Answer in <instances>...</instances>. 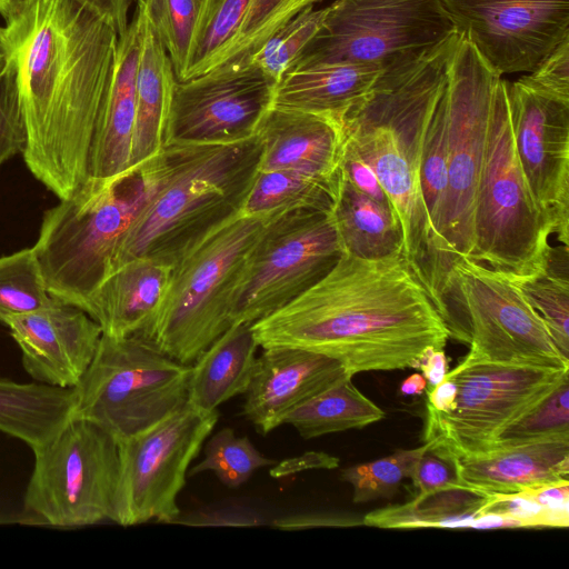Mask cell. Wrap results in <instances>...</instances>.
I'll return each mask as SVG.
<instances>
[{"instance_id": "6da1fadb", "label": "cell", "mask_w": 569, "mask_h": 569, "mask_svg": "<svg viewBox=\"0 0 569 569\" xmlns=\"http://www.w3.org/2000/svg\"><path fill=\"white\" fill-rule=\"evenodd\" d=\"M4 29L27 128L23 160L66 199L88 178L119 37L71 0H34Z\"/></svg>"}, {"instance_id": "7a4b0ae2", "label": "cell", "mask_w": 569, "mask_h": 569, "mask_svg": "<svg viewBox=\"0 0 569 569\" xmlns=\"http://www.w3.org/2000/svg\"><path fill=\"white\" fill-rule=\"evenodd\" d=\"M262 349L300 348L338 360L350 376L417 368L443 350L448 329L402 252L343 254L315 286L251 323Z\"/></svg>"}, {"instance_id": "3957f363", "label": "cell", "mask_w": 569, "mask_h": 569, "mask_svg": "<svg viewBox=\"0 0 569 569\" xmlns=\"http://www.w3.org/2000/svg\"><path fill=\"white\" fill-rule=\"evenodd\" d=\"M440 50L383 68L342 118L347 141L373 170L402 230V254L436 309L447 279L421 190L425 138L447 81Z\"/></svg>"}, {"instance_id": "277c9868", "label": "cell", "mask_w": 569, "mask_h": 569, "mask_svg": "<svg viewBox=\"0 0 569 569\" xmlns=\"http://www.w3.org/2000/svg\"><path fill=\"white\" fill-rule=\"evenodd\" d=\"M260 157L257 134L227 143H166L150 160V194L123 233L110 271L140 257L173 264L240 212Z\"/></svg>"}, {"instance_id": "5b68a950", "label": "cell", "mask_w": 569, "mask_h": 569, "mask_svg": "<svg viewBox=\"0 0 569 569\" xmlns=\"http://www.w3.org/2000/svg\"><path fill=\"white\" fill-rule=\"evenodd\" d=\"M279 216L239 212L184 252L172 264L160 307L139 333L176 361L192 365L233 323L250 253Z\"/></svg>"}, {"instance_id": "8992f818", "label": "cell", "mask_w": 569, "mask_h": 569, "mask_svg": "<svg viewBox=\"0 0 569 569\" xmlns=\"http://www.w3.org/2000/svg\"><path fill=\"white\" fill-rule=\"evenodd\" d=\"M151 188L148 161L116 179L88 178L44 212L33 249L53 298L83 309Z\"/></svg>"}, {"instance_id": "52a82bcc", "label": "cell", "mask_w": 569, "mask_h": 569, "mask_svg": "<svg viewBox=\"0 0 569 569\" xmlns=\"http://www.w3.org/2000/svg\"><path fill=\"white\" fill-rule=\"evenodd\" d=\"M551 234L552 226L536 203L517 157L502 78L477 187L469 259L520 280L543 269Z\"/></svg>"}, {"instance_id": "ba28073f", "label": "cell", "mask_w": 569, "mask_h": 569, "mask_svg": "<svg viewBox=\"0 0 569 569\" xmlns=\"http://www.w3.org/2000/svg\"><path fill=\"white\" fill-rule=\"evenodd\" d=\"M438 312L449 338L469 346L466 362L569 368L519 287L482 263L461 258L452 264Z\"/></svg>"}, {"instance_id": "9c48e42d", "label": "cell", "mask_w": 569, "mask_h": 569, "mask_svg": "<svg viewBox=\"0 0 569 569\" xmlns=\"http://www.w3.org/2000/svg\"><path fill=\"white\" fill-rule=\"evenodd\" d=\"M189 376L190 366L140 333L102 335L93 360L73 387L74 417L98 425L119 442L182 407Z\"/></svg>"}, {"instance_id": "30bf717a", "label": "cell", "mask_w": 569, "mask_h": 569, "mask_svg": "<svg viewBox=\"0 0 569 569\" xmlns=\"http://www.w3.org/2000/svg\"><path fill=\"white\" fill-rule=\"evenodd\" d=\"M445 84L447 101V188L439 232L449 273L469 259L473 213L495 99L502 77L491 70L459 33Z\"/></svg>"}, {"instance_id": "8fae6325", "label": "cell", "mask_w": 569, "mask_h": 569, "mask_svg": "<svg viewBox=\"0 0 569 569\" xmlns=\"http://www.w3.org/2000/svg\"><path fill=\"white\" fill-rule=\"evenodd\" d=\"M23 510L39 523L79 528L110 520L119 473L117 440L98 425L73 417L33 450Z\"/></svg>"}, {"instance_id": "7c38bea8", "label": "cell", "mask_w": 569, "mask_h": 569, "mask_svg": "<svg viewBox=\"0 0 569 569\" xmlns=\"http://www.w3.org/2000/svg\"><path fill=\"white\" fill-rule=\"evenodd\" d=\"M567 373L569 368L462 360L447 372L457 385L456 407L445 413L427 405L423 441L453 459L487 453Z\"/></svg>"}, {"instance_id": "4fadbf2b", "label": "cell", "mask_w": 569, "mask_h": 569, "mask_svg": "<svg viewBox=\"0 0 569 569\" xmlns=\"http://www.w3.org/2000/svg\"><path fill=\"white\" fill-rule=\"evenodd\" d=\"M456 32L441 0H336L297 64L347 62L383 69L425 53Z\"/></svg>"}, {"instance_id": "5bb4252c", "label": "cell", "mask_w": 569, "mask_h": 569, "mask_svg": "<svg viewBox=\"0 0 569 569\" xmlns=\"http://www.w3.org/2000/svg\"><path fill=\"white\" fill-rule=\"evenodd\" d=\"M219 419L186 402L148 429L118 442L119 473L110 520L122 526L173 523L191 462Z\"/></svg>"}, {"instance_id": "9a60e30c", "label": "cell", "mask_w": 569, "mask_h": 569, "mask_svg": "<svg viewBox=\"0 0 569 569\" xmlns=\"http://www.w3.org/2000/svg\"><path fill=\"white\" fill-rule=\"evenodd\" d=\"M345 254L331 211L298 209L273 219L248 259L233 323H253L321 280Z\"/></svg>"}, {"instance_id": "2e32d148", "label": "cell", "mask_w": 569, "mask_h": 569, "mask_svg": "<svg viewBox=\"0 0 569 569\" xmlns=\"http://www.w3.org/2000/svg\"><path fill=\"white\" fill-rule=\"evenodd\" d=\"M274 88L251 62L222 64L177 80L164 144L227 143L253 137L272 107Z\"/></svg>"}, {"instance_id": "e0dca14e", "label": "cell", "mask_w": 569, "mask_h": 569, "mask_svg": "<svg viewBox=\"0 0 569 569\" xmlns=\"http://www.w3.org/2000/svg\"><path fill=\"white\" fill-rule=\"evenodd\" d=\"M458 33L499 76L531 72L569 37V0H441Z\"/></svg>"}, {"instance_id": "ac0fdd59", "label": "cell", "mask_w": 569, "mask_h": 569, "mask_svg": "<svg viewBox=\"0 0 569 569\" xmlns=\"http://www.w3.org/2000/svg\"><path fill=\"white\" fill-rule=\"evenodd\" d=\"M517 157L532 197L561 244L569 243V99L507 81Z\"/></svg>"}, {"instance_id": "d6986e66", "label": "cell", "mask_w": 569, "mask_h": 569, "mask_svg": "<svg viewBox=\"0 0 569 569\" xmlns=\"http://www.w3.org/2000/svg\"><path fill=\"white\" fill-rule=\"evenodd\" d=\"M21 350L24 370L36 381L73 388L97 352L102 329L82 309L56 299L48 307L6 320Z\"/></svg>"}, {"instance_id": "ffe728a7", "label": "cell", "mask_w": 569, "mask_h": 569, "mask_svg": "<svg viewBox=\"0 0 569 569\" xmlns=\"http://www.w3.org/2000/svg\"><path fill=\"white\" fill-rule=\"evenodd\" d=\"M321 0H206L182 80L222 64H241L303 9ZM181 81V80H179Z\"/></svg>"}, {"instance_id": "44dd1931", "label": "cell", "mask_w": 569, "mask_h": 569, "mask_svg": "<svg viewBox=\"0 0 569 569\" xmlns=\"http://www.w3.org/2000/svg\"><path fill=\"white\" fill-rule=\"evenodd\" d=\"M347 377L352 376L328 356L291 347L264 348L241 413L266 436L283 425L293 409Z\"/></svg>"}, {"instance_id": "7402d4cb", "label": "cell", "mask_w": 569, "mask_h": 569, "mask_svg": "<svg viewBox=\"0 0 569 569\" xmlns=\"http://www.w3.org/2000/svg\"><path fill=\"white\" fill-rule=\"evenodd\" d=\"M256 134L261 142L260 171L296 170L339 180L347 143L342 120L272 106Z\"/></svg>"}, {"instance_id": "603a6c76", "label": "cell", "mask_w": 569, "mask_h": 569, "mask_svg": "<svg viewBox=\"0 0 569 569\" xmlns=\"http://www.w3.org/2000/svg\"><path fill=\"white\" fill-rule=\"evenodd\" d=\"M147 19L137 7L118 38L113 74L91 144L88 178L110 180L128 174L136 121V73ZM87 178V179H88Z\"/></svg>"}, {"instance_id": "cb8c5ba5", "label": "cell", "mask_w": 569, "mask_h": 569, "mask_svg": "<svg viewBox=\"0 0 569 569\" xmlns=\"http://www.w3.org/2000/svg\"><path fill=\"white\" fill-rule=\"evenodd\" d=\"M171 269L172 264L151 258L130 259L108 273L82 310L100 325L104 336L139 333L160 307Z\"/></svg>"}, {"instance_id": "d4e9b609", "label": "cell", "mask_w": 569, "mask_h": 569, "mask_svg": "<svg viewBox=\"0 0 569 569\" xmlns=\"http://www.w3.org/2000/svg\"><path fill=\"white\" fill-rule=\"evenodd\" d=\"M463 486L482 496L569 481V439L538 441L455 459Z\"/></svg>"}, {"instance_id": "484cf974", "label": "cell", "mask_w": 569, "mask_h": 569, "mask_svg": "<svg viewBox=\"0 0 569 569\" xmlns=\"http://www.w3.org/2000/svg\"><path fill=\"white\" fill-rule=\"evenodd\" d=\"M381 70L347 62L297 64L276 84L272 106L342 120L370 91Z\"/></svg>"}, {"instance_id": "4316f807", "label": "cell", "mask_w": 569, "mask_h": 569, "mask_svg": "<svg viewBox=\"0 0 569 569\" xmlns=\"http://www.w3.org/2000/svg\"><path fill=\"white\" fill-rule=\"evenodd\" d=\"M258 347L251 323H232L190 365L187 402L213 411L244 395L256 368Z\"/></svg>"}, {"instance_id": "83f0119b", "label": "cell", "mask_w": 569, "mask_h": 569, "mask_svg": "<svg viewBox=\"0 0 569 569\" xmlns=\"http://www.w3.org/2000/svg\"><path fill=\"white\" fill-rule=\"evenodd\" d=\"M176 81L172 62L147 21L136 73L131 170H137L161 151Z\"/></svg>"}, {"instance_id": "f1b7e54d", "label": "cell", "mask_w": 569, "mask_h": 569, "mask_svg": "<svg viewBox=\"0 0 569 569\" xmlns=\"http://www.w3.org/2000/svg\"><path fill=\"white\" fill-rule=\"evenodd\" d=\"M74 409L73 388L0 377V432L32 451L52 439L74 417Z\"/></svg>"}, {"instance_id": "f546056e", "label": "cell", "mask_w": 569, "mask_h": 569, "mask_svg": "<svg viewBox=\"0 0 569 569\" xmlns=\"http://www.w3.org/2000/svg\"><path fill=\"white\" fill-rule=\"evenodd\" d=\"M331 216L346 254L381 259L402 252V230L393 208L359 190L343 171Z\"/></svg>"}, {"instance_id": "4dcf8cb0", "label": "cell", "mask_w": 569, "mask_h": 569, "mask_svg": "<svg viewBox=\"0 0 569 569\" xmlns=\"http://www.w3.org/2000/svg\"><path fill=\"white\" fill-rule=\"evenodd\" d=\"M351 378L342 379L293 409L283 425H291L303 439H311L381 420L382 409L361 393Z\"/></svg>"}, {"instance_id": "1f68e13d", "label": "cell", "mask_w": 569, "mask_h": 569, "mask_svg": "<svg viewBox=\"0 0 569 569\" xmlns=\"http://www.w3.org/2000/svg\"><path fill=\"white\" fill-rule=\"evenodd\" d=\"M340 178L328 180L296 170H259L240 212L262 216L298 209L331 211Z\"/></svg>"}, {"instance_id": "d6a6232c", "label": "cell", "mask_w": 569, "mask_h": 569, "mask_svg": "<svg viewBox=\"0 0 569 569\" xmlns=\"http://www.w3.org/2000/svg\"><path fill=\"white\" fill-rule=\"evenodd\" d=\"M487 496L451 489L367 513L363 523L379 528H472Z\"/></svg>"}, {"instance_id": "836d02e7", "label": "cell", "mask_w": 569, "mask_h": 569, "mask_svg": "<svg viewBox=\"0 0 569 569\" xmlns=\"http://www.w3.org/2000/svg\"><path fill=\"white\" fill-rule=\"evenodd\" d=\"M513 282L541 317L556 347L569 360L568 246L550 247L540 272Z\"/></svg>"}, {"instance_id": "e575fe53", "label": "cell", "mask_w": 569, "mask_h": 569, "mask_svg": "<svg viewBox=\"0 0 569 569\" xmlns=\"http://www.w3.org/2000/svg\"><path fill=\"white\" fill-rule=\"evenodd\" d=\"M148 24L182 80L202 19L206 0H140Z\"/></svg>"}, {"instance_id": "d590c367", "label": "cell", "mask_w": 569, "mask_h": 569, "mask_svg": "<svg viewBox=\"0 0 569 569\" xmlns=\"http://www.w3.org/2000/svg\"><path fill=\"white\" fill-rule=\"evenodd\" d=\"M54 301L33 247L0 257V322Z\"/></svg>"}, {"instance_id": "8d00e7d4", "label": "cell", "mask_w": 569, "mask_h": 569, "mask_svg": "<svg viewBox=\"0 0 569 569\" xmlns=\"http://www.w3.org/2000/svg\"><path fill=\"white\" fill-rule=\"evenodd\" d=\"M558 439H569V373L537 405L505 428L492 450Z\"/></svg>"}, {"instance_id": "74e56055", "label": "cell", "mask_w": 569, "mask_h": 569, "mask_svg": "<svg viewBox=\"0 0 569 569\" xmlns=\"http://www.w3.org/2000/svg\"><path fill=\"white\" fill-rule=\"evenodd\" d=\"M277 461L264 457L247 436L239 437L226 427L212 435L204 447V458L188 470V477L211 471L221 483L237 488L260 468Z\"/></svg>"}, {"instance_id": "f35d334b", "label": "cell", "mask_w": 569, "mask_h": 569, "mask_svg": "<svg viewBox=\"0 0 569 569\" xmlns=\"http://www.w3.org/2000/svg\"><path fill=\"white\" fill-rule=\"evenodd\" d=\"M325 14L326 8L310 6L303 9L273 33L248 62L277 84L300 60L320 30Z\"/></svg>"}, {"instance_id": "ab89813d", "label": "cell", "mask_w": 569, "mask_h": 569, "mask_svg": "<svg viewBox=\"0 0 569 569\" xmlns=\"http://www.w3.org/2000/svg\"><path fill=\"white\" fill-rule=\"evenodd\" d=\"M421 190L440 250V226L447 188V101L445 87L427 129L420 170Z\"/></svg>"}, {"instance_id": "60d3db41", "label": "cell", "mask_w": 569, "mask_h": 569, "mask_svg": "<svg viewBox=\"0 0 569 569\" xmlns=\"http://www.w3.org/2000/svg\"><path fill=\"white\" fill-rule=\"evenodd\" d=\"M426 448L423 443L413 449H400L388 457L343 469L341 479L351 485L352 501L361 503L392 497L402 480L411 477Z\"/></svg>"}, {"instance_id": "b9f144b4", "label": "cell", "mask_w": 569, "mask_h": 569, "mask_svg": "<svg viewBox=\"0 0 569 569\" xmlns=\"http://www.w3.org/2000/svg\"><path fill=\"white\" fill-rule=\"evenodd\" d=\"M27 128L20 104L16 72L10 60L0 76V167L24 150Z\"/></svg>"}, {"instance_id": "7bdbcfd3", "label": "cell", "mask_w": 569, "mask_h": 569, "mask_svg": "<svg viewBox=\"0 0 569 569\" xmlns=\"http://www.w3.org/2000/svg\"><path fill=\"white\" fill-rule=\"evenodd\" d=\"M493 512L516 519L523 527H561L569 525V508H546L523 492L487 496L480 513Z\"/></svg>"}, {"instance_id": "ee69618b", "label": "cell", "mask_w": 569, "mask_h": 569, "mask_svg": "<svg viewBox=\"0 0 569 569\" xmlns=\"http://www.w3.org/2000/svg\"><path fill=\"white\" fill-rule=\"evenodd\" d=\"M410 479L418 497L451 489H468L460 480L455 459L428 446L417 460Z\"/></svg>"}, {"instance_id": "f6af8a7d", "label": "cell", "mask_w": 569, "mask_h": 569, "mask_svg": "<svg viewBox=\"0 0 569 569\" xmlns=\"http://www.w3.org/2000/svg\"><path fill=\"white\" fill-rule=\"evenodd\" d=\"M518 81L531 89L569 99V37Z\"/></svg>"}, {"instance_id": "bcb514c9", "label": "cell", "mask_w": 569, "mask_h": 569, "mask_svg": "<svg viewBox=\"0 0 569 569\" xmlns=\"http://www.w3.org/2000/svg\"><path fill=\"white\" fill-rule=\"evenodd\" d=\"M177 525L197 527H256L266 523L254 509L242 506L204 507L180 512L173 521Z\"/></svg>"}, {"instance_id": "7dc6e473", "label": "cell", "mask_w": 569, "mask_h": 569, "mask_svg": "<svg viewBox=\"0 0 569 569\" xmlns=\"http://www.w3.org/2000/svg\"><path fill=\"white\" fill-rule=\"evenodd\" d=\"M341 168L346 177L359 190L377 201L392 207L373 170L358 156L348 141L346 143Z\"/></svg>"}, {"instance_id": "c3c4849f", "label": "cell", "mask_w": 569, "mask_h": 569, "mask_svg": "<svg viewBox=\"0 0 569 569\" xmlns=\"http://www.w3.org/2000/svg\"><path fill=\"white\" fill-rule=\"evenodd\" d=\"M339 466V458L322 451H308L299 457L282 460L272 465L270 476L283 478L301 471L313 469H335Z\"/></svg>"}, {"instance_id": "681fc988", "label": "cell", "mask_w": 569, "mask_h": 569, "mask_svg": "<svg viewBox=\"0 0 569 569\" xmlns=\"http://www.w3.org/2000/svg\"><path fill=\"white\" fill-rule=\"evenodd\" d=\"M108 23L120 37L128 28L132 0H71Z\"/></svg>"}, {"instance_id": "f907efd6", "label": "cell", "mask_w": 569, "mask_h": 569, "mask_svg": "<svg viewBox=\"0 0 569 569\" xmlns=\"http://www.w3.org/2000/svg\"><path fill=\"white\" fill-rule=\"evenodd\" d=\"M352 521L340 516L331 515H290L277 518L272 526L281 530H301L315 527L350 526Z\"/></svg>"}, {"instance_id": "816d5d0a", "label": "cell", "mask_w": 569, "mask_h": 569, "mask_svg": "<svg viewBox=\"0 0 569 569\" xmlns=\"http://www.w3.org/2000/svg\"><path fill=\"white\" fill-rule=\"evenodd\" d=\"M550 509L569 508V481L549 483L521 491Z\"/></svg>"}, {"instance_id": "f5cc1de1", "label": "cell", "mask_w": 569, "mask_h": 569, "mask_svg": "<svg viewBox=\"0 0 569 569\" xmlns=\"http://www.w3.org/2000/svg\"><path fill=\"white\" fill-rule=\"evenodd\" d=\"M427 382L432 387L441 382L448 372V361L443 350L428 348L421 355L418 366Z\"/></svg>"}, {"instance_id": "db71d44e", "label": "cell", "mask_w": 569, "mask_h": 569, "mask_svg": "<svg viewBox=\"0 0 569 569\" xmlns=\"http://www.w3.org/2000/svg\"><path fill=\"white\" fill-rule=\"evenodd\" d=\"M457 385L447 376L438 385L433 386L428 393V402L431 408L440 412H451L456 407Z\"/></svg>"}, {"instance_id": "11a10c76", "label": "cell", "mask_w": 569, "mask_h": 569, "mask_svg": "<svg viewBox=\"0 0 569 569\" xmlns=\"http://www.w3.org/2000/svg\"><path fill=\"white\" fill-rule=\"evenodd\" d=\"M33 1L34 0H0V14L7 23L21 13L24 8Z\"/></svg>"}, {"instance_id": "9f6ffc18", "label": "cell", "mask_w": 569, "mask_h": 569, "mask_svg": "<svg viewBox=\"0 0 569 569\" xmlns=\"http://www.w3.org/2000/svg\"><path fill=\"white\" fill-rule=\"evenodd\" d=\"M426 389L427 380L420 373H412L407 377L400 386V391L407 396L421 395Z\"/></svg>"}, {"instance_id": "6f0895ef", "label": "cell", "mask_w": 569, "mask_h": 569, "mask_svg": "<svg viewBox=\"0 0 569 569\" xmlns=\"http://www.w3.org/2000/svg\"><path fill=\"white\" fill-rule=\"evenodd\" d=\"M10 64V47L4 28H0V76Z\"/></svg>"}]
</instances>
